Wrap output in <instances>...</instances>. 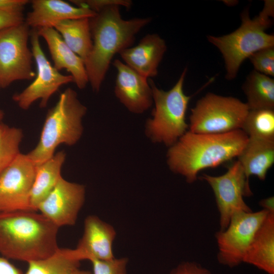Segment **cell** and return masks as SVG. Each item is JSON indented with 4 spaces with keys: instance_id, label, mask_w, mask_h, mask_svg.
Wrapping results in <instances>:
<instances>
[{
    "instance_id": "f1b7e54d",
    "label": "cell",
    "mask_w": 274,
    "mask_h": 274,
    "mask_svg": "<svg viewBox=\"0 0 274 274\" xmlns=\"http://www.w3.org/2000/svg\"><path fill=\"white\" fill-rule=\"evenodd\" d=\"M71 2L75 6L87 7L96 13L112 5H118L128 9L132 4L130 0H74Z\"/></svg>"
},
{
    "instance_id": "d6a6232c",
    "label": "cell",
    "mask_w": 274,
    "mask_h": 274,
    "mask_svg": "<svg viewBox=\"0 0 274 274\" xmlns=\"http://www.w3.org/2000/svg\"><path fill=\"white\" fill-rule=\"evenodd\" d=\"M0 274H24L11 263L9 259L0 256Z\"/></svg>"
},
{
    "instance_id": "8fae6325",
    "label": "cell",
    "mask_w": 274,
    "mask_h": 274,
    "mask_svg": "<svg viewBox=\"0 0 274 274\" xmlns=\"http://www.w3.org/2000/svg\"><path fill=\"white\" fill-rule=\"evenodd\" d=\"M201 178L210 185L214 192L220 214V230L227 228L235 214L252 211L244 200V197L251 196L252 192L249 180L237 160L222 175L204 174Z\"/></svg>"
},
{
    "instance_id": "603a6c76",
    "label": "cell",
    "mask_w": 274,
    "mask_h": 274,
    "mask_svg": "<svg viewBox=\"0 0 274 274\" xmlns=\"http://www.w3.org/2000/svg\"><path fill=\"white\" fill-rule=\"evenodd\" d=\"M242 89L249 110L274 109V80L255 70L243 83Z\"/></svg>"
},
{
    "instance_id": "30bf717a",
    "label": "cell",
    "mask_w": 274,
    "mask_h": 274,
    "mask_svg": "<svg viewBox=\"0 0 274 274\" xmlns=\"http://www.w3.org/2000/svg\"><path fill=\"white\" fill-rule=\"evenodd\" d=\"M29 37L31 52L37 65V74L28 86L13 96V100L24 110L28 109L38 99H40V107L45 108L50 98L60 86L74 82L71 75L61 74L50 63L41 48L37 29H31Z\"/></svg>"
},
{
    "instance_id": "4dcf8cb0",
    "label": "cell",
    "mask_w": 274,
    "mask_h": 274,
    "mask_svg": "<svg viewBox=\"0 0 274 274\" xmlns=\"http://www.w3.org/2000/svg\"><path fill=\"white\" fill-rule=\"evenodd\" d=\"M23 12H9L0 10V31L24 22Z\"/></svg>"
},
{
    "instance_id": "7402d4cb",
    "label": "cell",
    "mask_w": 274,
    "mask_h": 274,
    "mask_svg": "<svg viewBox=\"0 0 274 274\" xmlns=\"http://www.w3.org/2000/svg\"><path fill=\"white\" fill-rule=\"evenodd\" d=\"M53 28L71 50L84 61L92 47L90 18L63 20L56 23Z\"/></svg>"
},
{
    "instance_id": "277c9868",
    "label": "cell",
    "mask_w": 274,
    "mask_h": 274,
    "mask_svg": "<svg viewBox=\"0 0 274 274\" xmlns=\"http://www.w3.org/2000/svg\"><path fill=\"white\" fill-rule=\"evenodd\" d=\"M273 1H265L263 9L254 18L250 17L249 10L241 14V26L232 32L220 37L207 36V40L216 47L223 57L226 78H235L243 62L256 51L274 47V36L265 32L272 24Z\"/></svg>"
},
{
    "instance_id": "7c38bea8",
    "label": "cell",
    "mask_w": 274,
    "mask_h": 274,
    "mask_svg": "<svg viewBox=\"0 0 274 274\" xmlns=\"http://www.w3.org/2000/svg\"><path fill=\"white\" fill-rule=\"evenodd\" d=\"M36 164L20 153L0 173V212L33 211L30 194Z\"/></svg>"
},
{
    "instance_id": "8d00e7d4",
    "label": "cell",
    "mask_w": 274,
    "mask_h": 274,
    "mask_svg": "<svg viewBox=\"0 0 274 274\" xmlns=\"http://www.w3.org/2000/svg\"><path fill=\"white\" fill-rule=\"evenodd\" d=\"M0 88H1V86H0Z\"/></svg>"
},
{
    "instance_id": "9a60e30c",
    "label": "cell",
    "mask_w": 274,
    "mask_h": 274,
    "mask_svg": "<svg viewBox=\"0 0 274 274\" xmlns=\"http://www.w3.org/2000/svg\"><path fill=\"white\" fill-rule=\"evenodd\" d=\"M116 235L111 225L95 215H89L84 220L82 236L77 247L73 249L74 256L80 261L113 259L115 257L113 244Z\"/></svg>"
},
{
    "instance_id": "ba28073f",
    "label": "cell",
    "mask_w": 274,
    "mask_h": 274,
    "mask_svg": "<svg viewBox=\"0 0 274 274\" xmlns=\"http://www.w3.org/2000/svg\"><path fill=\"white\" fill-rule=\"evenodd\" d=\"M30 27L24 22L0 31V86L33 79V55L28 45Z\"/></svg>"
},
{
    "instance_id": "2e32d148",
    "label": "cell",
    "mask_w": 274,
    "mask_h": 274,
    "mask_svg": "<svg viewBox=\"0 0 274 274\" xmlns=\"http://www.w3.org/2000/svg\"><path fill=\"white\" fill-rule=\"evenodd\" d=\"M167 49L165 41L158 34H147L134 47L119 54L124 63L140 75L149 79L156 76L158 68Z\"/></svg>"
},
{
    "instance_id": "ac0fdd59",
    "label": "cell",
    "mask_w": 274,
    "mask_h": 274,
    "mask_svg": "<svg viewBox=\"0 0 274 274\" xmlns=\"http://www.w3.org/2000/svg\"><path fill=\"white\" fill-rule=\"evenodd\" d=\"M37 30L39 36L44 38L48 45L54 67L59 71L65 69L73 77L78 88H85L89 81L84 60L71 50L53 27Z\"/></svg>"
},
{
    "instance_id": "d4e9b609",
    "label": "cell",
    "mask_w": 274,
    "mask_h": 274,
    "mask_svg": "<svg viewBox=\"0 0 274 274\" xmlns=\"http://www.w3.org/2000/svg\"><path fill=\"white\" fill-rule=\"evenodd\" d=\"M241 129L248 138L274 141V109L249 110Z\"/></svg>"
},
{
    "instance_id": "5bb4252c",
    "label": "cell",
    "mask_w": 274,
    "mask_h": 274,
    "mask_svg": "<svg viewBox=\"0 0 274 274\" xmlns=\"http://www.w3.org/2000/svg\"><path fill=\"white\" fill-rule=\"evenodd\" d=\"M113 64L117 71L114 92L119 101L131 113L141 114L153 103L148 79L119 59Z\"/></svg>"
},
{
    "instance_id": "3957f363",
    "label": "cell",
    "mask_w": 274,
    "mask_h": 274,
    "mask_svg": "<svg viewBox=\"0 0 274 274\" xmlns=\"http://www.w3.org/2000/svg\"><path fill=\"white\" fill-rule=\"evenodd\" d=\"M58 229L36 211L0 212V254L27 263L47 257L59 248Z\"/></svg>"
},
{
    "instance_id": "cb8c5ba5",
    "label": "cell",
    "mask_w": 274,
    "mask_h": 274,
    "mask_svg": "<svg viewBox=\"0 0 274 274\" xmlns=\"http://www.w3.org/2000/svg\"><path fill=\"white\" fill-rule=\"evenodd\" d=\"M24 274H72L80 268V261L73 249L58 248L45 258L29 262Z\"/></svg>"
},
{
    "instance_id": "e0dca14e",
    "label": "cell",
    "mask_w": 274,
    "mask_h": 274,
    "mask_svg": "<svg viewBox=\"0 0 274 274\" xmlns=\"http://www.w3.org/2000/svg\"><path fill=\"white\" fill-rule=\"evenodd\" d=\"M30 3L32 10L24 21L31 28L53 27L63 20L91 18L97 14L87 7L72 5L62 0H33Z\"/></svg>"
},
{
    "instance_id": "d6986e66",
    "label": "cell",
    "mask_w": 274,
    "mask_h": 274,
    "mask_svg": "<svg viewBox=\"0 0 274 274\" xmlns=\"http://www.w3.org/2000/svg\"><path fill=\"white\" fill-rule=\"evenodd\" d=\"M243 262L274 274V213H268L256 230Z\"/></svg>"
},
{
    "instance_id": "44dd1931",
    "label": "cell",
    "mask_w": 274,
    "mask_h": 274,
    "mask_svg": "<svg viewBox=\"0 0 274 274\" xmlns=\"http://www.w3.org/2000/svg\"><path fill=\"white\" fill-rule=\"evenodd\" d=\"M65 158L64 151H60L49 159L36 164V175L30 194V204L33 211H37L39 204L62 177L61 169Z\"/></svg>"
},
{
    "instance_id": "d590c367",
    "label": "cell",
    "mask_w": 274,
    "mask_h": 274,
    "mask_svg": "<svg viewBox=\"0 0 274 274\" xmlns=\"http://www.w3.org/2000/svg\"><path fill=\"white\" fill-rule=\"evenodd\" d=\"M4 117V111L0 109V122L3 120Z\"/></svg>"
},
{
    "instance_id": "9c48e42d",
    "label": "cell",
    "mask_w": 274,
    "mask_h": 274,
    "mask_svg": "<svg viewBox=\"0 0 274 274\" xmlns=\"http://www.w3.org/2000/svg\"><path fill=\"white\" fill-rule=\"evenodd\" d=\"M269 212H239L230 219L227 228L216 232L217 260L224 266L233 268L243 263L254 234Z\"/></svg>"
},
{
    "instance_id": "83f0119b",
    "label": "cell",
    "mask_w": 274,
    "mask_h": 274,
    "mask_svg": "<svg viewBox=\"0 0 274 274\" xmlns=\"http://www.w3.org/2000/svg\"><path fill=\"white\" fill-rule=\"evenodd\" d=\"M92 274H127L128 259L125 257L110 260L91 259Z\"/></svg>"
},
{
    "instance_id": "ffe728a7",
    "label": "cell",
    "mask_w": 274,
    "mask_h": 274,
    "mask_svg": "<svg viewBox=\"0 0 274 274\" xmlns=\"http://www.w3.org/2000/svg\"><path fill=\"white\" fill-rule=\"evenodd\" d=\"M237 157L248 180L251 176L264 180L274 162V141L248 138Z\"/></svg>"
},
{
    "instance_id": "8992f818",
    "label": "cell",
    "mask_w": 274,
    "mask_h": 274,
    "mask_svg": "<svg viewBox=\"0 0 274 274\" xmlns=\"http://www.w3.org/2000/svg\"><path fill=\"white\" fill-rule=\"evenodd\" d=\"M187 72L186 67L175 85L168 91L158 88L151 79H149L155 106L152 117L146 121L145 133L153 143H162L169 147L189 128L185 116L191 96L186 95L183 91Z\"/></svg>"
},
{
    "instance_id": "1f68e13d",
    "label": "cell",
    "mask_w": 274,
    "mask_h": 274,
    "mask_svg": "<svg viewBox=\"0 0 274 274\" xmlns=\"http://www.w3.org/2000/svg\"><path fill=\"white\" fill-rule=\"evenodd\" d=\"M28 0H0V10L9 12H22Z\"/></svg>"
},
{
    "instance_id": "4316f807",
    "label": "cell",
    "mask_w": 274,
    "mask_h": 274,
    "mask_svg": "<svg viewBox=\"0 0 274 274\" xmlns=\"http://www.w3.org/2000/svg\"><path fill=\"white\" fill-rule=\"evenodd\" d=\"M255 70L268 76H274V47L259 50L249 57Z\"/></svg>"
},
{
    "instance_id": "5b68a950",
    "label": "cell",
    "mask_w": 274,
    "mask_h": 274,
    "mask_svg": "<svg viewBox=\"0 0 274 274\" xmlns=\"http://www.w3.org/2000/svg\"><path fill=\"white\" fill-rule=\"evenodd\" d=\"M87 110L74 89L64 90L48 110L39 141L27 154L29 158L38 164L52 157L60 145H75L83 134L82 119Z\"/></svg>"
},
{
    "instance_id": "4fadbf2b",
    "label": "cell",
    "mask_w": 274,
    "mask_h": 274,
    "mask_svg": "<svg viewBox=\"0 0 274 274\" xmlns=\"http://www.w3.org/2000/svg\"><path fill=\"white\" fill-rule=\"evenodd\" d=\"M85 199L83 185L69 182L61 177L37 211L58 228L72 226L76 222Z\"/></svg>"
},
{
    "instance_id": "6da1fadb",
    "label": "cell",
    "mask_w": 274,
    "mask_h": 274,
    "mask_svg": "<svg viewBox=\"0 0 274 274\" xmlns=\"http://www.w3.org/2000/svg\"><path fill=\"white\" fill-rule=\"evenodd\" d=\"M248 140L242 129L215 134L188 130L169 147L167 163L173 173L192 183L200 170L216 167L237 157Z\"/></svg>"
},
{
    "instance_id": "836d02e7",
    "label": "cell",
    "mask_w": 274,
    "mask_h": 274,
    "mask_svg": "<svg viewBox=\"0 0 274 274\" xmlns=\"http://www.w3.org/2000/svg\"><path fill=\"white\" fill-rule=\"evenodd\" d=\"M259 205L263 208V210L268 212L274 213V198L273 196L261 199L259 201Z\"/></svg>"
},
{
    "instance_id": "e575fe53",
    "label": "cell",
    "mask_w": 274,
    "mask_h": 274,
    "mask_svg": "<svg viewBox=\"0 0 274 274\" xmlns=\"http://www.w3.org/2000/svg\"><path fill=\"white\" fill-rule=\"evenodd\" d=\"M72 274H92V272L90 271L82 270L79 268L75 270Z\"/></svg>"
},
{
    "instance_id": "52a82bcc",
    "label": "cell",
    "mask_w": 274,
    "mask_h": 274,
    "mask_svg": "<svg viewBox=\"0 0 274 274\" xmlns=\"http://www.w3.org/2000/svg\"><path fill=\"white\" fill-rule=\"evenodd\" d=\"M249 111L238 98L209 92L191 109L189 130L215 134L241 129Z\"/></svg>"
},
{
    "instance_id": "7a4b0ae2",
    "label": "cell",
    "mask_w": 274,
    "mask_h": 274,
    "mask_svg": "<svg viewBox=\"0 0 274 274\" xmlns=\"http://www.w3.org/2000/svg\"><path fill=\"white\" fill-rule=\"evenodd\" d=\"M120 6H109L90 18L92 47L84 61L88 81L94 92L99 91L112 58L131 47L136 35L150 23L152 18L123 19Z\"/></svg>"
},
{
    "instance_id": "484cf974",
    "label": "cell",
    "mask_w": 274,
    "mask_h": 274,
    "mask_svg": "<svg viewBox=\"0 0 274 274\" xmlns=\"http://www.w3.org/2000/svg\"><path fill=\"white\" fill-rule=\"evenodd\" d=\"M22 130L0 122V173L20 153Z\"/></svg>"
},
{
    "instance_id": "f546056e",
    "label": "cell",
    "mask_w": 274,
    "mask_h": 274,
    "mask_svg": "<svg viewBox=\"0 0 274 274\" xmlns=\"http://www.w3.org/2000/svg\"><path fill=\"white\" fill-rule=\"evenodd\" d=\"M169 274H213L210 270L195 262L186 261L179 264Z\"/></svg>"
}]
</instances>
